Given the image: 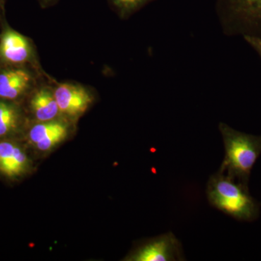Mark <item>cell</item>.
Masks as SVG:
<instances>
[{
	"mask_svg": "<svg viewBox=\"0 0 261 261\" xmlns=\"http://www.w3.org/2000/svg\"><path fill=\"white\" fill-rule=\"evenodd\" d=\"M219 128L225 149L219 171L245 183L261 153V137L239 132L224 123H220Z\"/></svg>",
	"mask_w": 261,
	"mask_h": 261,
	"instance_id": "1",
	"label": "cell"
},
{
	"mask_svg": "<svg viewBox=\"0 0 261 261\" xmlns=\"http://www.w3.org/2000/svg\"><path fill=\"white\" fill-rule=\"evenodd\" d=\"M207 200L213 207L239 220L250 221L257 214V205L245 185L220 172L211 176L206 187Z\"/></svg>",
	"mask_w": 261,
	"mask_h": 261,
	"instance_id": "2",
	"label": "cell"
},
{
	"mask_svg": "<svg viewBox=\"0 0 261 261\" xmlns=\"http://www.w3.org/2000/svg\"><path fill=\"white\" fill-rule=\"evenodd\" d=\"M216 12L226 35L261 38V0H216Z\"/></svg>",
	"mask_w": 261,
	"mask_h": 261,
	"instance_id": "3",
	"label": "cell"
},
{
	"mask_svg": "<svg viewBox=\"0 0 261 261\" xmlns=\"http://www.w3.org/2000/svg\"><path fill=\"white\" fill-rule=\"evenodd\" d=\"M128 260H185L181 244L172 232L150 239L130 254Z\"/></svg>",
	"mask_w": 261,
	"mask_h": 261,
	"instance_id": "4",
	"label": "cell"
},
{
	"mask_svg": "<svg viewBox=\"0 0 261 261\" xmlns=\"http://www.w3.org/2000/svg\"><path fill=\"white\" fill-rule=\"evenodd\" d=\"M30 168V160L18 139L0 140V176L15 181Z\"/></svg>",
	"mask_w": 261,
	"mask_h": 261,
	"instance_id": "5",
	"label": "cell"
},
{
	"mask_svg": "<svg viewBox=\"0 0 261 261\" xmlns=\"http://www.w3.org/2000/svg\"><path fill=\"white\" fill-rule=\"evenodd\" d=\"M53 91L61 114L70 118L83 114L94 100L88 89L78 84H58Z\"/></svg>",
	"mask_w": 261,
	"mask_h": 261,
	"instance_id": "6",
	"label": "cell"
},
{
	"mask_svg": "<svg viewBox=\"0 0 261 261\" xmlns=\"http://www.w3.org/2000/svg\"><path fill=\"white\" fill-rule=\"evenodd\" d=\"M34 59V47L28 38L13 29H5L0 36V61L12 66H22Z\"/></svg>",
	"mask_w": 261,
	"mask_h": 261,
	"instance_id": "7",
	"label": "cell"
},
{
	"mask_svg": "<svg viewBox=\"0 0 261 261\" xmlns=\"http://www.w3.org/2000/svg\"><path fill=\"white\" fill-rule=\"evenodd\" d=\"M35 84L32 72L22 66L0 70V99L18 102L31 92Z\"/></svg>",
	"mask_w": 261,
	"mask_h": 261,
	"instance_id": "8",
	"label": "cell"
},
{
	"mask_svg": "<svg viewBox=\"0 0 261 261\" xmlns=\"http://www.w3.org/2000/svg\"><path fill=\"white\" fill-rule=\"evenodd\" d=\"M29 108L37 122L53 121L61 114L54 91L47 87H41L33 92Z\"/></svg>",
	"mask_w": 261,
	"mask_h": 261,
	"instance_id": "9",
	"label": "cell"
},
{
	"mask_svg": "<svg viewBox=\"0 0 261 261\" xmlns=\"http://www.w3.org/2000/svg\"><path fill=\"white\" fill-rule=\"evenodd\" d=\"M24 114L18 102H0V140L18 139L23 132Z\"/></svg>",
	"mask_w": 261,
	"mask_h": 261,
	"instance_id": "10",
	"label": "cell"
},
{
	"mask_svg": "<svg viewBox=\"0 0 261 261\" xmlns=\"http://www.w3.org/2000/svg\"><path fill=\"white\" fill-rule=\"evenodd\" d=\"M66 128H68L66 123L57 121L56 119L46 122H37L29 128L27 137L29 142L32 145H35L49 136Z\"/></svg>",
	"mask_w": 261,
	"mask_h": 261,
	"instance_id": "11",
	"label": "cell"
},
{
	"mask_svg": "<svg viewBox=\"0 0 261 261\" xmlns=\"http://www.w3.org/2000/svg\"><path fill=\"white\" fill-rule=\"evenodd\" d=\"M155 0H108L112 9L121 19H127Z\"/></svg>",
	"mask_w": 261,
	"mask_h": 261,
	"instance_id": "12",
	"label": "cell"
},
{
	"mask_svg": "<svg viewBox=\"0 0 261 261\" xmlns=\"http://www.w3.org/2000/svg\"><path fill=\"white\" fill-rule=\"evenodd\" d=\"M68 128L57 132V133L49 136L41 142H38L37 144H36L35 147L39 150H49V149L53 148V147L61 142L62 141L64 140L68 136Z\"/></svg>",
	"mask_w": 261,
	"mask_h": 261,
	"instance_id": "13",
	"label": "cell"
},
{
	"mask_svg": "<svg viewBox=\"0 0 261 261\" xmlns=\"http://www.w3.org/2000/svg\"><path fill=\"white\" fill-rule=\"evenodd\" d=\"M245 42L247 44L251 46L252 49H254L259 56L261 58V38L254 37H244Z\"/></svg>",
	"mask_w": 261,
	"mask_h": 261,
	"instance_id": "14",
	"label": "cell"
},
{
	"mask_svg": "<svg viewBox=\"0 0 261 261\" xmlns=\"http://www.w3.org/2000/svg\"><path fill=\"white\" fill-rule=\"evenodd\" d=\"M39 1L42 7L46 8V7L51 6V5H54L55 3L58 2V0H39Z\"/></svg>",
	"mask_w": 261,
	"mask_h": 261,
	"instance_id": "15",
	"label": "cell"
},
{
	"mask_svg": "<svg viewBox=\"0 0 261 261\" xmlns=\"http://www.w3.org/2000/svg\"><path fill=\"white\" fill-rule=\"evenodd\" d=\"M1 101H2V99H0V102H1Z\"/></svg>",
	"mask_w": 261,
	"mask_h": 261,
	"instance_id": "16",
	"label": "cell"
},
{
	"mask_svg": "<svg viewBox=\"0 0 261 261\" xmlns=\"http://www.w3.org/2000/svg\"><path fill=\"white\" fill-rule=\"evenodd\" d=\"M1 1H2V0H0V2H1Z\"/></svg>",
	"mask_w": 261,
	"mask_h": 261,
	"instance_id": "17",
	"label": "cell"
}]
</instances>
